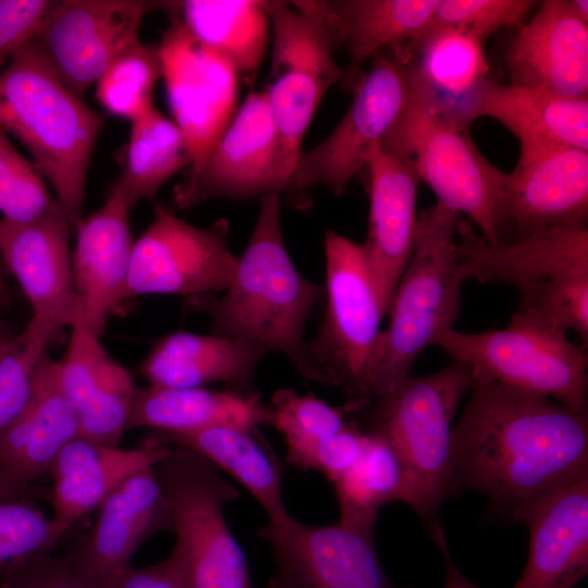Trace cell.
<instances>
[{
	"label": "cell",
	"instance_id": "obj_1",
	"mask_svg": "<svg viewBox=\"0 0 588 588\" xmlns=\"http://www.w3.org/2000/svg\"><path fill=\"white\" fill-rule=\"evenodd\" d=\"M452 430L446 497L477 491L510 513L588 478V414L474 381Z\"/></svg>",
	"mask_w": 588,
	"mask_h": 588
},
{
	"label": "cell",
	"instance_id": "obj_2",
	"mask_svg": "<svg viewBox=\"0 0 588 588\" xmlns=\"http://www.w3.org/2000/svg\"><path fill=\"white\" fill-rule=\"evenodd\" d=\"M280 199L277 193L260 198L249 241L223 293L189 297L187 306L208 316L210 333L282 353L302 377L317 382L305 328L324 290L303 277L287 253Z\"/></svg>",
	"mask_w": 588,
	"mask_h": 588
},
{
	"label": "cell",
	"instance_id": "obj_3",
	"mask_svg": "<svg viewBox=\"0 0 588 588\" xmlns=\"http://www.w3.org/2000/svg\"><path fill=\"white\" fill-rule=\"evenodd\" d=\"M103 124L63 85L35 37L0 74V127L30 154L73 225L83 217L87 171Z\"/></svg>",
	"mask_w": 588,
	"mask_h": 588
},
{
	"label": "cell",
	"instance_id": "obj_4",
	"mask_svg": "<svg viewBox=\"0 0 588 588\" xmlns=\"http://www.w3.org/2000/svg\"><path fill=\"white\" fill-rule=\"evenodd\" d=\"M461 220L438 203L418 212L413 252L366 375V403L393 390L421 352L453 329L465 281L455 252Z\"/></svg>",
	"mask_w": 588,
	"mask_h": 588
},
{
	"label": "cell",
	"instance_id": "obj_5",
	"mask_svg": "<svg viewBox=\"0 0 588 588\" xmlns=\"http://www.w3.org/2000/svg\"><path fill=\"white\" fill-rule=\"evenodd\" d=\"M455 252L465 280L501 283L532 313L588 343L587 225L537 230L513 242L490 243L461 220Z\"/></svg>",
	"mask_w": 588,
	"mask_h": 588
},
{
	"label": "cell",
	"instance_id": "obj_6",
	"mask_svg": "<svg viewBox=\"0 0 588 588\" xmlns=\"http://www.w3.org/2000/svg\"><path fill=\"white\" fill-rule=\"evenodd\" d=\"M474 380L468 366L452 362L428 376H407L357 411L362 430L383 438L399 454L407 479L405 503L429 529L439 523L446 498L453 416Z\"/></svg>",
	"mask_w": 588,
	"mask_h": 588
},
{
	"label": "cell",
	"instance_id": "obj_7",
	"mask_svg": "<svg viewBox=\"0 0 588 588\" xmlns=\"http://www.w3.org/2000/svg\"><path fill=\"white\" fill-rule=\"evenodd\" d=\"M566 333L548 320L518 309L504 328L471 333L451 329L434 346L442 348L452 362L468 366L474 381L553 397L588 414L586 347L572 342Z\"/></svg>",
	"mask_w": 588,
	"mask_h": 588
},
{
	"label": "cell",
	"instance_id": "obj_8",
	"mask_svg": "<svg viewBox=\"0 0 588 588\" xmlns=\"http://www.w3.org/2000/svg\"><path fill=\"white\" fill-rule=\"evenodd\" d=\"M323 246L324 313L308 348L317 383L343 389L346 403L360 408L387 308L363 243L327 230Z\"/></svg>",
	"mask_w": 588,
	"mask_h": 588
},
{
	"label": "cell",
	"instance_id": "obj_9",
	"mask_svg": "<svg viewBox=\"0 0 588 588\" xmlns=\"http://www.w3.org/2000/svg\"><path fill=\"white\" fill-rule=\"evenodd\" d=\"M156 473L191 588H254L223 512L225 503L237 499L236 488L208 460L177 446Z\"/></svg>",
	"mask_w": 588,
	"mask_h": 588
},
{
	"label": "cell",
	"instance_id": "obj_10",
	"mask_svg": "<svg viewBox=\"0 0 588 588\" xmlns=\"http://www.w3.org/2000/svg\"><path fill=\"white\" fill-rule=\"evenodd\" d=\"M266 8L272 53L264 91L292 177L305 133L326 93L343 79V71L334 60L338 41L319 0H266Z\"/></svg>",
	"mask_w": 588,
	"mask_h": 588
},
{
	"label": "cell",
	"instance_id": "obj_11",
	"mask_svg": "<svg viewBox=\"0 0 588 588\" xmlns=\"http://www.w3.org/2000/svg\"><path fill=\"white\" fill-rule=\"evenodd\" d=\"M380 146L408 159L438 204L468 216L488 242H501L498 206L507 174L481 155L468 131L428 111L411 86L401 117Z\"/></svg>",
	"mask_w": 588,
	"mask_h": 588
},
{
	"label": "cell",
	"instance_id": "obj_12",
	"mask_svg": "<svg viewBox=\"0 0 588 588\" xmlns=\"http://www.w3.org/2000/svg\"><path fill=\"white\" fill-rule=\"evenodd\" d=\"M353 94L352 105L334 130L318 145L299 154L289 189L293 197L317 185L341 196L366 168L371 149L389 134L409 97L403 46L376 54Z\"/></svg>",
	"mask_w": 588,
	"mask_h": 588
},
{
	"label": "cell",
	"instance_id": "obj_13",
	"mask_svg": "<svg viewBox=\"0 0 588 588\" xmlns=\"http://www.w3.org/2000/svg\"><path fill=\"white\" fill-rule=\"evenodd\" d=\"M229 232L225 218L199 228L157 205L151 223L134 243L130 298L152 294L189 298L223 292L237 267Z\"/></svg>",
	"mask_w": 588,
	"mask_h": 588
},
{
	"label": "cell",
	"instance_id": "obj_14",
	"mask_svg": "<svg viewBox=\"0 0 588 588\" xmlns=\"http://www.w3.org/2000/svg\"><path fill=\"white\" fill-rule=\"evenodd\" d=\"M278 130L266 94L252 91L201 168L173 189L180 209L212 199L244 200L289 192Z\"/></svg>",
	"mask_w": 588,
	"mask_h": 588
},
{
	"label": "cell",
	"instance_id": "obj_15",
	"mask_svg": "<svg viewBox=\"0 0 588 588\" xmlns=\"http://www.w3.org/2000/svg\"><path fill=\"white\" fill-rule=\"evenodd\" d=\"M158 46L172 121L191 156L188 176L201 168L233 119L240 76L226 59L196 40L174 17Z\"/></svg>",
	"mask_w": 588,
	"mask_h": 588
},
{
	"label": "cell",
	"instance_id": "obj_16",
	"mask_svg": "<svg viewBox=\"0 0 588 588\" xmlns=\"http://www.w3.org/2000/svg\"><path fill=\"white\" fill-rule=\"evenodd\" d=\"M258 536L274 560L267 588H400L380 562L375 530L340 522L308 525L289 514L268 522Z\"/></svg>",
	"mask_w": 588,
	"mask_h": 588
},
{
	"label": "cell",
	"instance_id": "obj_17",
	"mask_svg": "<svg viewBox=\"0 0 588 588\" xmlns=\"http://www.w3.org/2000/svg\"><path fill=\"white\" fill-rule=\"evenodd\" d=\"M156 7L159 2L138 0L53 1L35 38L63 85L82 99L138 39L144 15Z\"/></svg>",
	"mask_w": 588,
	"mask_h": 588
},
{
	"label": "cell",
	"instance_id": "obj_18",
	"mask_svg": "<svg viewBox=\"0 0 588 588\" xmlns=\"http://www.w3.org/2000/svg\"><path fill=\"white\" fill-rule=\"evenodd\" d=\"M588 151L564 146L520 147L498 206L499 230L513 222L516 238L552 226L586 225Z\"/></svg>",
	"mask_w": 588,
	"mask_h": 588
},
{
	"label": "cell",
	"instance_id": "obj_19",
	"mask_svg": "<svg viewBox=\"0 0 588 588\" xmlns=\"http://www.w3.org/2000/svg\"><path fill=\"white\" fill-rule=\"evenodd\" d=\"M156 466L119 485L97 509L88 536L64 556L86 588L110 586L133 566L132 558L146 539L171 529Z\"/></svg>",
	"mask_w": 588,
	"mask_h": 588
},
{
	"label": "cell",
	"instance_id": "obj_20",
	"mask_svg": "<svg viewBox=\"0 0 588 588\" xmlns=\"http://www.w3.org/2000/svg\"><path fill=\"white\" fill-rule=\"evenodd\" d=\"M72 226L58 203L30 222L0 219V257L30 306V319L62 331L78 314L69 242Z\"/></svg>",
	"mask_w": 588,
	"mask_h": 588
},
{
	"label": "cell",
	"instance_id": "obj_21",
	"mask_svg": "<svg viewBox=\"0 0 588 588\" xmlns=\"http://www.w3.org/2000/svg\"><path fill=\"white\" fill-rule=\"evenodd\" d=\"M130 211L122 188L114 182L102 206L74 225L76 320L100 336L109 318L130 299L127 282L135 243Z\"/></svg>",
	"mask_w": 588,
	"mask_h": 588
},
{
	"label": "cell",
	"instance_id": "obj_22",
	"mask_svg": "<svg viewBox=\"0 0 588 588\" xmlns=\"http://www.w3.org/2000/svg\"><path fill=\"white\" fill-rule=\"evenodd\" d=\"M511 522L529 531L526 566L513 588H574L588 574V478L520 505Z\"/></svg>",
	"mask_w": 588,
	"mask_h": 588
},
{
	"label": "cell",
	"instance_id": "obj_23",
	"mask_svg": "<svg viewBox=\"0 0 588 588\" xmlns=\"http://www.w3.org/2000/svg\"><path fill=\"white\" fill-rule=\"evenodd\" d=\"M76 437L78 420L63 392L59 362L47 352L25 405L0 433V487L22 492L48 475L58 454Z\"/></svg>",
	"mask_w": 588,
	"mask_h": 588
},
{
	"label": "cell",
	"instance_id": "obj_24",
	"mask_svg": "<svg viewBox=\"0 0 588 588\" xmlns=\"http://www.w3.org/2000/svg\"><path fill=\"white\" fill-rule=\"evenodd\" d=\"M511 84L569 97L588 95V24L568 0H544L509 44Z\"/></svg>",
	"mask_w": 588,
	"mask_h": 588
},
{
	"label": "cell",
	"instance_id": "obj_25",
	"mask_svg": "<svg viewBox=\"0 0 588 588\" xmlns=\"http://www.w3.org/2000/svg\"><path fill=\"white\" fill-rule=\"evenodd\" d=\"M63 357L58 360L64 394L78 420V437L120 445L136 387L131 372L117 362L96 334L75 320Z\"/></svg>",
	"mask_w": 588,
	"mask_h": 588
},
{
	"label": "cell",
	"instance_id": "obj_26",
	"mask_svg": "<svg viewBox=\"0 0 588 588\" xmlns=\"http://www.w3.org/2000/svg\"><path fill=\"white\" fill-rule=\"evenodd\" d=\"M483 46L463 32L442 27L422 32L404 47L413 95L458 130L468 131L473 107L490 78Z\"/></svg>",
	"mask_w": 588,
	"mask_h": 588
},
{
	"label": "cell",
	"instance_id": "obj_27",
	"mask_svg": "<svg viewBox=\"0 0 588 588\" xmlns=\"http://www.w3.org/2000/svg\"><path fill=\"white\" fill-rule=\"evenodd\" d=\"M369 226L363 243L387 314L411 258L417 225L419 179L408 159L376 145L367 159Z\"/></svg>",
	"mask_w": 588,
	"mask_h": 588
},
{
	"label": "cell",
	"instance_id": "obj_28",
	"mask_svg": "<svg viewBox=\"0 0 588 588\" xmlns=\"http://www.w3.org/2000/svg\"><path fill=\"white\" fill-rule=\"evenodd\" d=\"M170 450L158 438L138 449L100 444L82 437L71 440L48 473L53 482L52 547L82 517L97 510L125 479L143 468L156 466Z\"/></svg>",
	"mask_w": 588,
	"mask_h": 588
},
{
	"label": "cell",
	"instance_id": "obj_29",
	"mask_svg": "<svg viewBox=\"0 0 588 588\" xmlns=\"http://www.w3.org/2000/svg\"><path fill=\"white\" fill-rule=\"evenodd\" d=\"M269 353L247 340L175 331L154 343L139 372L149 385L199 388L220 383L252 392L256 368Z\"/></svg>",
	"mask_w": 588,
	"mask_h": 588
},
{
	"label": "cell",
	"instance_id": "obj_30",
	"mask_svg": "<svg viewBox=\"0 0 588 588\" xmlns=\"http://www.w3.org/2000/svg\"><path fill=\"white\" fill-rule=\"evenodd\" d=\"M490 117L502 123L520 147L564 146L588 151V98L502 84L489 78L470 120Z\"/></svg>",
	"mask_w": 588,
	"mask_h": 588
},
{
	"label": "cell",
	"instance_id": "obj_31",
	"mask_svg": "<svg viewBox=\"0 0 588 588\" xmlns=\"http://www.w3.org/2000/svg\"><path fill=\"white\" fill-rule=\"evenodd\" d=\"M271 422L270 404L256 391L148 385L136 389L127 429L181 433L220 425L256 429Z\"/></svg>",
	"mask_w": 588,
	"mask_h": 588
},
{
	"label": "cell",
	"instance_id": "obj_32",
	"mask_svg": "<svg viewBox=\"0 0 588 588\" xmlns=\"http://www.w3.org/2000/svg\"><path fill=\"white\" fill-rule=\"evenodd\" d=\"M439 0H321L338 45L345 44L350 63L343 84L353 90L362 65L389 47L416 40L430 22Z\"/></svg>",
	"mask_w": 588,
	"mask_h": 588
},
{
	"label": "cell",
	"instance_id": "obj_33",
	"mask_svg": "<svg viewBox=\"0 0 588 588\" xmlns=\"http://www.w3.org/2000/svg\"><path fill=\"white\" fill-rule=\"evenodd\" d=\"M200 44L226 59L253 84L270 39L262 0H185L159 3Z\"/></svg>",
	"mask_w": 588,
	"mask_h": 588
},
{
	"label": "cell",
	"instance_id": "obj_34",
	"mask_svg": "<svg viewBox=\"0 0 588 588\" xmlns=\"http://www.w3.org/2000/svg\"><path fill=\"white\" fill-rule=\"evenodd\" d=\"M158 439L196 452L228 473L256 499L269 522L290 514L282 498V463L258 428L220 425L181 433L160 432Z\"/></svg>",
	"mask_w": 588,
	"mask_h": 588
},
{
	"label": "cell",
	"instance_id": "obj_35",
	"mask_svg": "<svg viewBox=\"0 0 588 588\" xmlns=\"http://www.w3.org/2000/svg\"><path fill=\"white\" fill-rule=\"evenodd\" d=\"M189 166L181 131L154 106L131 122L122 172L115 183L132 210L140 200L156 198L170 177Z\"/></svg>",
	"mask_w": 588,
	"mask_h": 588
},
{
	"label": "cell",
	"instance_id": "obj_36",
	"mask_svg": "<svg viewBox=\"0 0 588 588\" xmlns=\"http://www.w3.org/2000/svg\"><path fill=\"white\" fill-rule=\"evenodd\" d=\"M365 433L366 442L358 458L333 486L340 509L339 522L375 530L383 505L393 501L406 502L407 479L392 445L377 434Z\"/></svg>",
	"mask_w": 588,
	"mask_h": 588
},
{
	"label": "cell",
	"instance_id": "obj_37",
	"mask_svg": "<svg viewBox=\"0 0 588 588\" xmlns=\"http://www.w3.org/2000/svg\"><path fill=\"white\" fill-rule=\"evenodd\" d=\"M270 407L271 425L284 437L286 461L302 470H309L318 445L350 422L345 405L334 407L311 393L301 395L292 389L275 390Z\"/></svg>",
	"mask_w": 588,
	"mask_h": 588
},
{
	"label": "cell",
	"instance_id": "obj_38",
	"mask_svg": "<svg viewBox=\"0 0 588 588\" xmlns=\"http://www.w3.org/2000/svg\"><path fill=\"white\" fill-rule=\"evenodd\" d=\"M163 69L158 45L136 39L121 51L96 82V97L111 114L132 122L154 107Z\"/></svg>",
	"mask_w": 588,
	"mask_h": 588
},
{
	"label": "cell",
	"instance_id": "obj_39",
	"mask_svg": "<svg viewBox=\"0 0 588 588\" xmlns=\"http://www.w3.org/2000/svg\"><path fill=\"white\" fill-rule=\"evenodd\" d=\"M62 330L29 319L0 354V433L25 405L36 368Z\"/></svg>",
	"mask_w": 588,
	"mask_h": 588
},
{
	"label": "cell",
	"instance_id": "obj_40",
	"mask_svg": "<svg viewBox=\"0 0 588 588\" xmlns=\"http://www.w3.org/2000/svg\"><path fill=\"white\" fill-rule=\"evenodd\" d=\"M56 203L33 161L14 147L9 134L0 127V219L30 222Z\"/></svg>",
	"mask_w": 588,
	"mask_h": 588
},
{
	"label": "cell",
	"instance_id": "obj_41",
	"mask_svg": "<svg viewBox=\"0 0 588 588\" xmlns=\"http://www.w3.org/2000/svg\"><path fill=\"white\" fill-rule=\"evenodd\" d=\"M538 3L530 0H439L424 32L448 27L485 44L499 28L522 22Z\"/></svg>",
	"mask_w": 588,
	"mask_h": 588
},
{
	"label": "cell",
	"instance_id": "obj_42",
	"mask_svg": "<svg viewBox=\"0 0 588 588\" xmlns=\"http://www.w3.org/2000/svg\"><path fill=\"white\" fill-rule=\"evenodd\" d=\"M51 518L22 500L0 502V566H12L49 554Z\"/></svg>",
	"mask_w": 588,
	"mask_h": 588
},
{
	"label": "cell",
	"instance_id": "obj_43",
	"mask_svg": "<svg viewBox=\"0 0 588 588\" xmlns=\"http://www.w3.org/2000/svg\"><path fill=\"white\" fill-rule=\"evenodd\" d=\"M53 1L0 0V74L34 37Z\"/></svg>",
	"mask_w": 588,
	"mask_h": 588
},
{
	"label": "cell",
	"instance_id": "obj_44",
	"mask_svg": "<svg viewBox=\"0 0 588 588\" xmlns=\"http://www.w3.org/2000/svg\"><path fill=\"white\" fill-rule=\"evenodd\" d=\"M2 588H86L64 556H36L10 566Z\"/></svg>",
	"mask_w": 588,
	"mask_h": 588
},
{
	"label": "cell",
	"instance_id": "obj_45",
	"mask_svg": "<svg viewBox=\"0 0 588 588\" xmlns=\"http://www.w3.org/2000/svg\"><path fill=\"white\" fill-rule=\"evenodd\" d=\"M366 433L355 422L327 439L315 450L309 470L322 473L332 483L358 458L366 442Z\"/></svg>",
	"mask_w": 588,
	"mask_h": 588
},
{
	"label": "cell",
	"instance_id": "obj_46",
	"mask_svg": "<svg viewBox=\"0 0 588 588\" xmlns=\"http://www.w3.org/2000/svg\"><path fill=\"white\" fill-rule=\"evenodd\" d=\"M107 588H191L184 556L174 546L164 560L136 568L131 566Z\"/></svg>",
	"mask_w": 588,
	"mask_h": 588
},
{
	"label": "cell",
	"instance_id": "obj_47",
	"mask_svg": "<svg viewBox=\"0 0 588 588\" xmlns=\"http://www.w3.org/2000/svg\"><path fill=\"white\" fill-rule=\"evenodd\" d=\"M432 538L437 542L441 550L444 564H445V584L444 588H480L467 579L455 565L449 546L445 534L439 523L434 524L430 529Z\"/></svg>",
	"mask_w": 588,
	"mask_h": 588
},
{
	"label": "cell",
	"instance_id": "obj_48",
	"mask_svg": "<svg viewBox=\"0 0 588 588\" xmlns=\"http://www.w3.org/2000/svg\"><path fill=\"white\" fill-rule=\"evenodd\" d=\"M568 2L575 15L581 22L588 24V1L587 0H568Z\"/></svg>",
	"mask_w": 588,
	"mask_h": 588
},
{
	"label": "cell",
	"instance_id": "obj_49",
	"mask_svg": "<svg viewBox=\"0 0 588 588\" xmlns=\"http://www.w3.org/2000/svg\"><path fill=\"white\" fill-rule=\"evenodd\" d=\"M13 336L14 334L10 331V329L5 327L2 321H0V354Z\"/></svg>",
	"mask_w": 588,
	"mask_h": 588
},
{
	"label": "cell",
	"instance_id": "obj_50",
	"mask_svg": "<svg viewBox=\"0 0 588 588\" xmlns=\"http://www.w3.org/2000/svg\"><path fill=\"white\" fill-rule=\"evenodd\" d=\"M9 305V294L0 271V309Z\"/></svg>",
	"mask_w": 588,
	"mask_h": 588
},
{
	"label": "cell",
	"instance_id": "obj_51",
	"mask_svg": "<svg viewBox=\"0 0 588 588\" xmlns=\"http://www.w3.org/2000/svg\"><path fill=\"white\" fill-rule=\"evenodd\" d=\"M10 498L1 488H0V502L4 500H10Z\"/></svg>",
	"mask_w": 588,
	"mask_h": 588
},
{
	"label": "cell",
	"instance_id": "obj_52",
	"mask_svg": "<svg viewBox=\"0 0 588 588\" xmlns=\"http://www.w3.org/2000/svg\"><path fill=\"white\" fill-rule=\"evenodd\" d=\"M0 588H2V586L0 585Z\"/></svg>",
	"mask_w": 588,
	"mask_h": 588
}]
</instances>
